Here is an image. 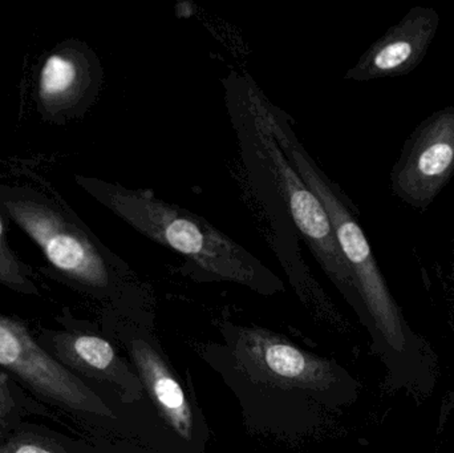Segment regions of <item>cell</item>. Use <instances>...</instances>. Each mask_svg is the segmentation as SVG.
<instances>
[{
	"label": "cell",
	"instance_id": "obj_1",
	"mask_svg": "<svg viewBox=\"0 0 454 453\" xmlns=\"http://www.w3.org/2000/svg\"><path fill=\"white\" fill-rule=\"evenodd\" d=\"M218 332L220 340L194 348L234 396L251 435L290 446L314 441L354 398L343 366L279 332L229 319Z\"/></svg>",
	"mask_w": 454,
	"mask_h": 453
},
{
	"label": "cell",
	"instance_id": "obj_2",
	"mask_svg": "<svg viewBox=\"0 0 454 453\" xmlns=\"http://www.w3.org/2000/svg\"><path fill=\"white\" fill-rule=\"evenodd\" d=\"M0 369L43 406L74 423L84 435L124 439L153 453H177L178 443L145 401L128 404L59 363L26 322L0 313Z\"/></svg>",
	"mask_w": 454,
	"mask_h": 453
},
{
	"label": "cell",
	"instance_id": "obj_3",
	"mask_svg": "<svg viewBox=\"0 0 454 453\" xmlns=\"http://www.w3.org/2000/svg\"><path fill=\"white\" fill-rule=\"evenodd\" d=\"M88 189L138 233L186 258L199 281L229 282L263 297L285 293L271 269L200 215L143 189L103 181H88Z\"/></svg>",
	"mask_w": 454,
	"mask_h": 453
},
{
	"label": "cell",
	"instance_id": "obj_4",
	"mask_svg": "<svg viewBox=\"0 0 454 453\" xmlns=\"http://www.w3.org/2000/svg\"><path fill=\"white\" fill-rule=\"evenodd\" d=\"M259 100L264 119L283 153L327 210L341 254L354 279L360 302L359 316L370 329L375 330L389 348L403 351L405 346L404 321L357 220L354 205L307 153L294 132L287 114L274 105L262 90Z\"/></svg>",
	"mask_w": 454,
	"mask_h": 453
},
{
	"label": "cell",
	"instance_id": "obj_5",
	"mask_svg": "<svg viewBox=\"0 0 454 453\" xmlns=\"http://www.w3.org/2000/svg\"><path fill=\"white\" fill-rule=\"evenodd\" d=\"M154 294L104 308L100 327L132 364L157 422L191 453H207L210 427L191 378L180 375L156 330Z\"/></svg>",
	"mask_w": 454,
	"mask_h": 453
},
{
	"label": "cell",
	"instance_id": "obj_6",
	"mask_svg": "<svg viewBox=\"0 0 454 453\" xmlns=\"http://www.w3.org/2000/svg\"><path fill=\"white\" fill-rule=\"evenodd\" d=\"M235 103L230 104L232 121L239 135L245 136L251 149L262 160L272 183L282 197L293 218L294 225L309 245L325 276L346 298L347 302L360 313V302L348 265L341 254L327 210L317 194L309 188L298 170L291 164L270 130L262 111L261 88L250 77H239Z\"/></svg>",
	"mask_w": 454,
	"mask_h": 453
},
{
	"label": "cell",
	"instance_id": "obj_7",
	"mask_svg": "<svg viewBox=\"0 0 454 453\" xmlns=\"http://www.w3.org/2000/svg\"><path fill=\"white\" fill-rule=\"evenodd\" d=\"M5 209L39 245L51 265L104 308H117L152 292L124 262L104 253L84 231L45 205L5 202Z\"/></svg>",
	"mask_w": 454,
	"mask_h": 453
},
{
	"label": "cell",
	"instance_id": "obj_8",
	"mask_svg": "<svg viewBox=\"0 0 454 453\" xmlns=\"http://www.w3.org/2000/svg\"><path fill=\"white\" fill-rule=\"evenodd\" d=\"M55 322L58 327L35 332L37 342L55 361L90 385L116 394L125 403L145 401L135 369L100 324L77 318L68 309Z\"/></svg>",
	"mask_w": 454,
	"mask_h": 453
},
{
	"label": "cell",
	"instance_id": "obj_9",
	"mask_svg": "<svg viewBox=\"0 0 454 453\" xmlns=\"http://www.w3.org/2000/svg\"><path fill=\"white\" fill-rule=\"evenodd\" d=\"M454 176V105L427 117L411 133L391 170L392 193L427 210Z\"/></svg>",
	"mask_w": 454,
	"mask_h": 453
},
{
	"label": "cell",
	"instance_id": "obj_10",
	"mask_svg": "<svg viewBox=\"0 0 454 453\" xmlns=\"http://www.w3.org/2000/svg\"><path fill=\"white\" fill-rule=\"evenodd\" d=\"M436 8L416 5L376 40L344 79L371 82L405 76L420 66L439 31Z\"/></svg>",
	"mask_w": 454,
	"mask_h": 453
},
{
	"label": "cell",
	"instance_id": "obj_11",
	"mask_svg": "<svg viewBox=\"0 0 454 453\" xmlns=\"http://www.w3.org/2000/svg\"><path fill=\"white\" fill-rule=\"evenodd\" d=\"M0 453H101L84 435L72 436L27 419L0 441Z\"/></svg>",
	"mask_w": 454,
	"mask_h": 453
},
{
	"label": "cell",
	"instance_id": "obj_12",
	"mask_svg": "<svg viewBox=\"0 0 454 453\" xmlns=\"http://www.w3.org/2000/svg\"><path fill=\"white\" fill-rule=\"evenodd\" d=\"M84 82V68L71 55L55 53L40 72L39 93L47 105H63L74 100Z\"/></svg>",
	"mask_w": 454,
	"mask_h": 453
},
{
	"label": "cell",
	"instance_id": "obj_13",
	"mask_svg": "<svg viewBox=\"0 0 454 453\" xmlns=\"http://www.w3.org/2000/svg\"><path fill=\"white\" fill-rule=\"evenodd\" d=\"M34 418L61 423L63 418L26 393L7 372L0 369V441L21 422Z\"/></svg>",
	"mask_w": 454,
	"mask_h": 453
},
{
	"label": "cell",
	"instance_id": "obj_14",
	"mask_svg": "<svg viewBox=\"0 0 454 453\" xmlns=\"http://www.w3.org/2000/svg\"><path fill=\"white\" fill-rule=\"evenodd\" d=\"M0 284L21 294H39L34 281L27 276L23 265L7 246L2 218H0Z\"/></svg>",
	"mask_w": 454,
	"mask_h": 453
},
{
	"label": "cell",
	"instance_id": "obj_15",
	"mask_svg": "<svg viewBox=\"0 0 454 453\" xmlns=\"http://www.w3.org/2000/svg\"><path fill=\"white\" fill-rule=\"evenodd\" d=\"M101 453H153L124 439L103 435H84Z\"/></svg>",
	"mask_w": 454,
	"mask_h": 453
},
{
	"label": "cell",
	"instance_id": "obj_16",
	"mask_svg": "<svg viewBox=\"0 0 454 453\" xmlns=\"http://www.w3.org/2000/svg\"><path fill=\"white\" fill-rule=\"evenodd\" d=\"M453 277H454V246H453Z\"/></svg>",
	"mask_w": 454,
	"mask_h": 453
}]
</instances>
